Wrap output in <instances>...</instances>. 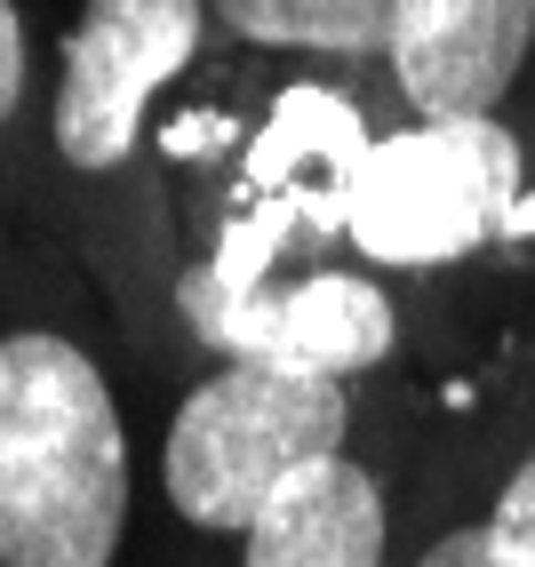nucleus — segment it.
Instances as JSON below:
<instances>
[{
	"mask_svg": "<svg viewBox=\"0 0 535 567\" xmlns=\"http://www.w3.org/2000/svg\"><path fill=\"white\" fill-rule=\"evenodd\" d=\"M128 344L49 224H0V567H144Z\"/></svg>",
	"mask_w": 535,
	"mask_h": 567,
	"instance_id": "1",
	"label": "nucleus"
},
{
	"mask_svg": "<svg viewBox=\"0 0 535 567\" xmlns=\"http://www.w3.org/2000/svg\"><path fill=\"white\" fill-rule=\"evenodd\" d=\"M200 41L208 0H81L41 96L49 233L96 280L136 368H193L176 328V280L193 240L152 161V96L193 72Z\"/></svg>",
	"mask_w": 535,
	"mask_h": 567,
	"instance_id": "2",
	"label": "nucleus"
},
{
	"mask_svg": "<svg viewBox=\"0 0 535 567\" xmlns=\"http://www.w3.org/2000/svg\"><path fill=\"white\" fill-rule=\"evenodd\" d=\"M375 384L272 360H193L144 424V567H224L272 487L384 424Z\"/></svg>",
	"mask_w": 535,
	"mask_h": 567,
	"instance_id": "3",
	"label": "nucleus"
},
{
	"mask_svg": "<svg viewBox=\"0 0 535 567\" xmlns=\"http://www.w3.org/2000/svg\"><path fill=\"white\" fill-rule=\"evenodd\" d=\"M176 328L193 360H272L375 384L408 360V280L328 256L288 264L240 233H216L184 256Z\"/></svg>",
	"mask_w": 535,
	"mask_h": 567,
	"instance_id": "4",
	"label": "nucleus"
},
{
	"mask_svg": "<svg viewBox=\"0 0 535 567\" xmlns=\"http://www.w3.org/2000/svg\"><path fill=\"white\" fill-rule=\"evenodd\" d=\"M527 208V144L504 112L487 121H408L368 144L343 184V233L360 264L392 280H447L504 256Z\"/></svg>",
	"mask_w": 535,
	"mask_h": 567,
	"instance_id": "5",
	"label": "nucleus"
},
{
	"mask_svg": "<svg viewBox=\"0 0 535 567\" xmlns=\"http://www.w3.org/2000/svg\"><path fill=\"white\" fill-rule=\"evenodd\" d=\"M424 487L432 447H415L408 415H384L368 440L280 480L224 567H400Z\"/></svg>",
	"mask_w": 535,
	"mask_h": 567,
	"instance_id": "6",
	"label": "nucleus"
},
{
	"mask_svg": "<svg viewBox=\"0 0 535 567\" xmlns=\"http://www.w3.org/2000/svg\"><path fill=\"white\" fill-rule=\"evenodd\" d=\"M535 56V0H392V89L408 121H487Z\"/></svg>",
	"mask_w": 535,
	"mask_h": 567,
	"instance_id": "7",
	"label": "nucleus"
},
{
	"mask_svg": "<svg viewBox=\"0 0 535 567\" xmlns=\"http://www.w3.org/2000/svg\"><path fill=\"white\" fill-rule=\"evenodd\" d=\"M208 24L248 49L296 56H384L392 0H208Z\"/></svg>",
	"mask_w": 535,
	"mask_h": 567,
	"instance_id": "8",
	"label": "nucleus"
},
{
	"mask_svg": "<svg viewBox=\"0 0 535 567\" xmlns=\"http://www.w3.org/2000/svg\"><path fill=\"white\" fill-rule=\"evenodd\" d=\"M0 224H49L41 81H32V32L17 0H0Z\"/></svg>",
	"mask_w": 535,
	"mask_h": 567,
	"instance_id": "9",
	"label": "nucleus"
},
{
	"mask_svg": "<svg viewBox=\"0 0 535 567\" xmlns=\"http://www.w3.org/2000/svg\"><path fill=\"white\" fill-rule=\"evenodd\" d=\"M400 567H495L487 527H480V440L432 447V487L415 504Z\"/></svg>",
	"mask_w": 535,
	"mask_h": 567,
	"instance_id": "10",
	"label": "nucleus"
},
{
	"mask_svg": "<svg viewBox=\"0 0 535 567\" xmlns=\"http://www.w3.org/2000/svg\"><path fill=\"white\" fill-rule=\"evenodd\" d=\"M480 527L495 567H535V424L480 447Z\"/></svg>",
	"mask_w": 535,
	"mask_h": 567,
	"instance_id": "11",
	"label": "nucleus"
}]
</instances>
